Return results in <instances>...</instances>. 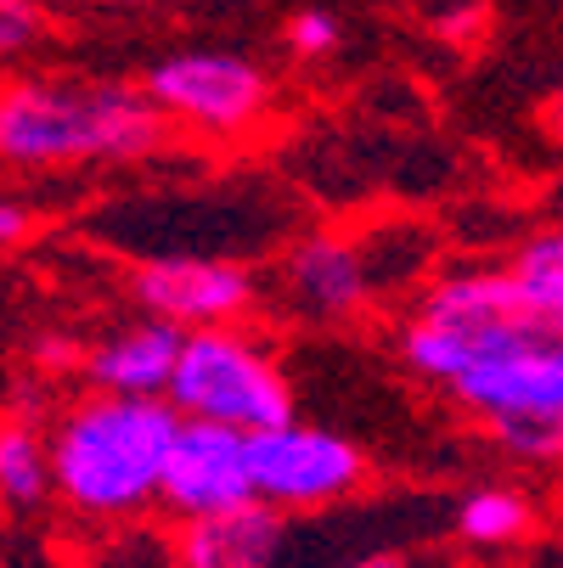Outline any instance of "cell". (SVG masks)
Wrapping results in <instances>:
<instances>
[{"label":"cell","mask_w":563,"mask_h":568,"mask_svg":"<svg viewBox=\"0 0 563 568\" xmlns=\"http://www.w3.org/2000/svg\"><path fill=\"white\" fill-rule=\"evenodd\" d=\"M406 366L519 462L563 456V298L507 271H456L406 321Z\"/></svg>","instance_id":"obj_1"},{"label":"cell","mask_w":563,"mask_h":568,"mask_svg":"<svg viewBox=\"0 0 563 568\" xmlns=\"http://www.w3.org/2000/svg\"><path fill=\"white\" fill-rule=\"evenodd\" d=\"M175 399H135V394H91L62 412L51 428V473L68 513L97 524H130L158 507L164 467L181 434Z\"/></svg>","instance_id":"obj_2"},{"label":"cell","mask_w":563,"mask_h":568,"mask_svg":"<svg viewBox=\"0 0 563 568\" xmlns=\"http://www.w3.org/2000/svg\"><path fill=\"white\" fill-rule=\"evenodd\" d=\"M170 119L130 85H51L23 79L0 102V152L18 170L130 164L164 141Z\"/></svg>","instance_id":"obj_3"},{"label":"cell","mask_w":563,"mask_h":568,"mask_svg":"<svg viewBox=\"0 0 563 568\" xmlns=\"http://www.w3.org/2000/svg\"><path fill=\"white\" fill-rule=\"evenodd\" d=\"M170 399L181 417H203V423H225V428H277L293 423V388L288 372L237 327H203L187 333Z\"/></svg>","instance_id":"obj_4"},{"label":"cell","mask_w":563,"mask_h":568,"mask_svg":"<svg viewBox=\"0 0 563 568\" xmlns=\"http://www.w3.org/2000/svg\"><path fill=\"white\" fill-rule=\"evenodd\" d=\"M141 91L158 102V113L170 124L198 130V135H243L271 108V79L249 57H231V51L164 57L147 73Z\"/></svg>","instance_id":"obj_5"},{"label":"cell","mask_w":563,"mask_h":568,"mask_svg":"<svg viewBox=\"0 0 563 568\" xmlns=\"http://www.w3.org/2000/svg\"><path fill=\"white\" fill-rule=\"evenodd\" d=\"M366 473V456L315 423H277L254 434V484L260 501L282 507V513H310V507H333L344 501Z\"/></svg>","instance_id":"obj_6"},{"label":"cell","mask_w":563,"mask_h":568,"mask_svg":"<svg viewBox=\"0 0 563 568\" xmlns=\"http://www.w3.org/2000/svg\"><path fill=\"white\" fill-rule=\"evenodd\" d=\"M249 501H260L254 434L187 417L175 434L170 467H164V496H158V507L181 524H192V518H214V513L249 507Z\"/></svg>","instance_id":"obj_7"},{"label":"cell","mask_w":563,"mask_h":568,"mask_svg":"<svg viewBox=\"0 0 563 568\" xmlns=\"http://www.w3.org/2000/svg\"><path fill=\"white\" fill-rule=\"evenodd\" d=\"M135 304L158 321H175L187 333L231 327L254 310V282L231 260H192V254H158L135 271Z\"/></svg>","instance_id":"obj_8"},{"label":"cell","mask_w":563,"mask_h":568,"mask_svg":"<svg viewBox=\"0 0 563 568\" xmlns=\"http://www.w3.org/2000/svg\"><path fill=\"white\" fill-rule=\"evenodd\" d=\"M181 349H187V327L147 315V321H135V327H119V333H108L102 344L86 349V377H91L102 394L170 399Z\"/></svg>","instance_id":"obj_9"},{"label":"cell","mask_w":563,"mask_h":568,"mask_svg":"<svg viewBox=\"0 0 563 568\" xmlns=\"http://www.w3.org/2000/svg\"><path fill=\"white\" fill-rule=\"evenodd\" d=\"M277 287H282V304H288L293 315L339 321V315H350V310L372 293V276H366V254L355 248V242L304 236L299 248H288Z\"/></svg>","instance_id":"obj_10"},{"label":"cell","mask_w":563,"mask_h":568,"mask_svg":"<svg viewBox=\"0 0 563 568\" xmlns=\"http://www.w3.org/2000/svg\"><path fill=\"white\" fill-rule=\"evenodd\" d=\"M282 551V507L249 501L214 518L181 524L175 562L181 568H277Z\"/></svg>","instance_id":"obj_11"},{"label":"cell","mask_w":563,"mask_h":568,"mask_svg":"<svg viewBox=\"0 0 563 568\" xmlns=\"http://www.w3.org/2000/svg\"><path fill=\"white\" fill-rule=\"evenodd\" d=\"M57 490V473H51V439H40L34 428L12 423L0 434V496L12 507H40Z\"/></svg>","instance_id":"obj_12"},{"label":"cell","mask_w":563,"mask_h":568,"mask_svg":"<svg viewBox=\"0 0 563 568\" xmlns=\"http://www.w3.org/2000/svg\"><path fill=\"white\" fill-rule=\"evenodd\" d=\"M530 529V501L502 490V484H485V490H473L462 507H456V535L468 546H507Z\"/></svg>","instance_id":"obj_13"},{"label":"cell","mask_w":563,"mask_h":568,"mask_svg":"<svg viewBox=\"0 0 563 568\" xmlns=\"http://www.w3.org/2000/svg\"><path fill=\"white\" fill-rule=\"evenodd\" d=\"M513 271H519L530 287H541V293L563 298V225L535 231V236L524 242V248L513 254Z\"/></svg>","instance_id":"obj_14"},{"label":"cell","mask_w":563,"mask_h":568,"mask_svg":"<svg viewBox=\"0 0 563 568\" xmlns=\"http://www.w3.org/2000/svg\"><path fill=\"white\" fill-rule=\"evenodd\" d=\"M288 45H293V57H304V62L333 57V51H339V23H333L328 12H299V18L288 23Z\"/></svg>","instance_id":"obj_15"},{"label":"cell","mask_w":563,"mask_h":568,"mask_svg":"<svg viewBox=\"0 0 563 568\" xmlns=\"http://www.w3.org/2000/svg\"><path fill=\"white\" fill-rule=\"evenodd\" d=\"M40 29H46V18H40L34 0H0V51L7 57L29 51L40 40Z\"/></svg>","instance_id":"obj_16"},{"label":"cell","mask_w":563,"mask_h":568,"mask_svg":"<svg viewBox=\"0 0 563 568\" xmlns=\"http://www.w3.org/2000/svg\"><path fill=\"white\" fill-rule=\"evenodd\" d=\"M0 242H7V248L23 242V209L18 203H0Z\"/></svg>","instance_id":"obj_17"},{"label":"cell","mask_w":563,"mask_h":568,"mask_svg":"<svg viewBox=\"0 0 563 568\" xmlns=\"http://www.w3.org/2000/svg\"><path fill=\"white\" fill-rule=\"evenodd\" d=\"M361 568H406V562H400V557H366Z\"/></svg>","instance_id":"obj_18"},{"label":"cell","mask_w":563,"mask_h":568,"mask_svg":"<svg viewBox=\"0 0 563 568\" xmlns=\"http://www.w3.org/2000/svg\"><path fill=\"white\" fill-rule=\"evenodd\" d=\"M552 119H557V130H563V91H557V102H552Z\"/></svg>","instance_id":"obj_19"}]
</instances>
